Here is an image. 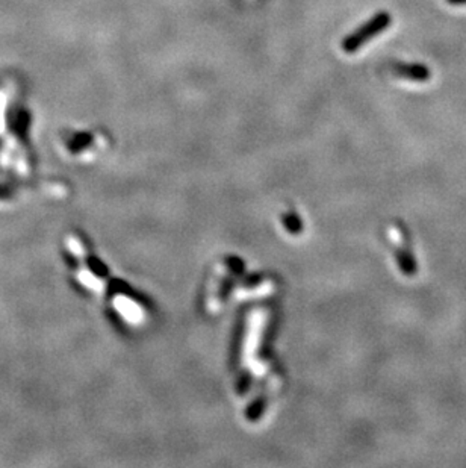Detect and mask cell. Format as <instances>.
Masks as SVG:
<instances>
[{
  "mask_svg": "<svg viewBox=\"0 0 466 468\" xmlns=\"http://www.w3.org/2000/svg\"><path fill=\"white\" fill-rule=\"evenodd\" d=\"M445 2L453 5V6H463V5H466V0H445Z\"/></svg>",
  "mask_w": 466,
  "mask_h": 468,
  "instance_id": "obj_3",
  "label": "cell"
},
{
  "mask_svg": "<svg viewBox=\"0 0 466 468\" xmlns=\"http://www.w3.org/2000/svg\"><path fill=\"white\" fill-rule=\"evenodd\" d=\"M397 78L407 79L410 82H427L431 78V71L427 66L418 62H396L391 67Z\"/></svg>",
  "mask_w": 466,
  "mask_h": 468,
  "instance_id": "obj_2",
  "label": "cell"
},
{
  "mask_svg": "<svg viewBox=\"0 0 466 468\" xmlns=\"http://www.w3.org/2000/svg\"><path fill=\"white\" fill-rule=\"evenodd\" d=\"M392 23V17L388 13H379L369 22L362 25L353 34L343 41V49L347 54H355L362 46H365L369 40L380 35Z\"/></svg>",
  "mask_w": 466,
  "mask_h": 468,
  "instance_id": "obj_1",
  "label": "cell"
}]
</instances>
